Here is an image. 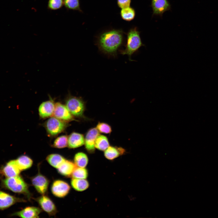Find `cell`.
I'll return each mask as SVG.
<instances>
[{"mask_svg":"<svg viewBox=\"0 0 218 218\" xmlns=\"http://www.w3.org/2000/svg\"><path fill=\"white\" fill-rule=\"evenodd\" d=\"M123 41V31L121 30L113 29L101 34L97 39V45L103 53L115 57Z\"/></svg>","mask_w":218,"mask_h":218,"instance_id":"1","label":"cell"},{"mask_svg":"<svg viewBox=\"0 0 218 218\" xmlns=\"http://www.w3.org/2000/svg\"><path fill=\"white\" fill-rule=\"evenodd\" d=\"M140 32L136 28L130 29L127 34V42L124 49L120 50V53L123 55H127L129 59L132 61L131 57L142 46H144L141 41Z\"/></svg>","mask_w":218,"mask_h":218,"instance_id":"2","label":"cell"},{"mask_svg":"<svg viewBox=\"0 0 218 218\" xmlns=\"http://www.w3.org/2000/svg\"><path fill=\"white\" fill-rule=\"evenodd\" d=\"M2 182L3 186L8 189L15 193L24 194L28 198L31 197L28 184L19 175L6 178L2 180Z\"/></svg>","mask_w":218,"mask_h":218,"instance_id":"3","label":"cell"},{"mask_svg":"<svg viewBox=\"0 0 218 218\" xmlns=\"http://www.w3.org/2000/svg\"><path fill=\"white\" fill-rule=\"evenodd\" d=\"M65 106L74 116L77 117L84 118L85 109L84 101L79 97L69 94L65 100Z\"/></svg>","mask_w":218,"mask_h":218,"instance_id":"4","label":"cell"},{"mask_svg":"<svg viewBox=\"0 0 218 218\" xmlns=\"http://www.w3.org/2000/svg\"><path fill=\"white\" fill-rule=\"evenodd\" d=\"M68 126L67 122L60 120L54 117L48 119L44 126L48 135L54 137L63 131Z\"/></svg>","mask_w":218,"mask_h":218,"instance_id":"5","label":"cell"},{"mask_svg":"<svg viewBox=\"0 0 218 218\" xmlns=\"http://www.w3.org/2000/svg\"><path fill=\"white\" fill-rule=\"evenodd\" d=\"M52 116L67 122L75 120L74 116L66 106L59 102H57L55 104L54 109Z\"/></svg>","mask_w":218,"mask_h":218,"instance_id":"6","label":"cell"},{"mask_svg":"<svg viewBox=\"0 0 218 218\" xmlns=\"http://www.w3.org/2000/svg\"><path fill=\"white\" fill-rule=\"evenodd\" d=\"M31 180L32 184L37 191L42 195H45L47 191L49 184L48 179L39 172L32 177Z\"/></svg>","mask_w":218,"mask_h":218,"instance_id":"7","label":"cell"},{"mask_svg":"<svg viewBox=\"0 0 218 218\" xmlns=\"http://www.w3.org/2000/svg\"><path fill=\"white\" fill-rule=\"evenodd\" d=\"M70 188V185L66 182L61 180H57L52 184L51 191L55 197L62 198L68 194Z\"/></svg>","mask_w":218,"mask_h":218,"instance_id":"8","label":"cell"},{"mask_svg":"<svg viewBox=\"0 0 218 218\" xmlns=\"http://www.w3.org/2000/svg\"><path fill=\"white\" fill-rule=\"evenodd\" d=\"M41 208L49 216H55L57 212L56 206L51 199L48 196L42 195L36 199Z\"/></svg>","mask_w":218,"mask_h":218,"instance_id":"9","label":"cell"},{"mask_svg":"<svg viewBox=\"0 0 218 218\" xmlns=\"http://www.w3.org/2000/svg\"><path fill=\"white\" fill-rule=\"evenodd\" d=\"M99 134V131L95 127L91 128L87 132L84 138V144L85 148L89 153L92 154L94 152L95 140Z\"/></svg>","mask_w":218,"mask_h":218,"instance_id":"10","label":"cell"},{"mask_svg":"<svg viewBox=\"0 0 218 218\" xmlns=\"http://www.w3.org/2000/svg\"><path fill=\"white\" fill-rule=\"evenodd\" d=\"M21 171L18 168L15 160L9 161L0 170V174L6 178L18 175Z\"/></svg>","mask_w":218,"mask_h":218,"instance_id":"11","label":"cell"},{"mask_svg":"<svg viewBox=\"0 0 218 218\" xmlns=\"http://www.w3.org/2000/svg\"><path fill=\"white\" fill-rule=\"evenodd\" d=\"M25 201L22 199L16 197L0 190V210H5L16 203Z\"/></svg>","mask_w":218,"mask_h":218,"instance_id":"12","label":"cell"},{"mask_svg":"<svg viewBox=\"0 0 218 218\" xmlns=\"http://www.w3.org/2000/svg\"><path fill=\"white\" fill-rule=\"evenodd\" d=\"M55 104L52 99L43 102L38 108L39 114L42 118L45 119L52 116Z\"/></svg>","mask_w":218,"mask_h":218,"instance_id":"13","label":"cell"},{"mask_svg":"<svg viewBox=\"0 0 218 218\" xmlns=\"http://www.w3.org/2000/svg\"><path fill=\"white\" fill-rule=\"evenodd\" d=\"M41 211V210L38 207L28 206L12 214L11 216H17L24 218H38Z\"/></svg>","mask_w":218,"mask_h":218,"instance_id":"14","label":"cell"},{"mask_svg":"<svg viewBox=\"0 0 218 218\" xmlns=\"http://www.w3.org/2000/svg\"><path fill=\"white\" fill-rule=\"evenodd\" d=\"M153 14L161 15L169 10L170 6L167 0H151Z\"/></svg>","mask_w":218,"mask_h":218,"instance_id":"15","label":"cell"},{"mask_svg":"<svg viewBox=\"0 0 218 218\" xmlns=\"http://www.w3.org/2000/svg\"><path fill=\"white\" fill-rule=\"evenodd\" d=\"M84 144V138L83 134L76 132L71 133L68 137V146L70 148H75Z\"/></svg>","mask_w":218,"mask_h":218,"instance_id":"16","label":"cell"},{"mask_svg":"<svg viewBox=\"0 0 218 218\" xmlns=\"http://www.w3.org/2000/svg\"><path fill=\"white\" fill-rule=\"evenodd\" d=\"M77 166L72 161L65 159L57 168L58 171L60 174L66 177H71Z\"/></svg>","mask_w":218,"mask_h":218,"instance_id":"17","label":"cell"},{"mask_svg":"<svg viewBox=\"0 0 218 218\" xmlns=\"http://www.w3.org/2000/svg\"><path fill=\"white\" fill-rule=\"evenodd\" d=\"M125 153V150L122 147L109 146L104 152V156L107 159L113 160Z\"/></svg>","mask_w":218,"mask_h":218,"instance_id":"18","label":"cell"},{"mask_svg":"<svg viewBox=\"0 0 218 218\" xmlns=\"http://www.w3.org/2000/svg\"><path fill=\"white\" fill-rule=\"evenodd\" d=\"M15 160L21 171L29 168L31 167L33 163L32 160L28 156L25 155H21Z\"/></svg>","mask_w":218,"mask_h":218,"instance_id":"19","label":"cell"},{"mask_svg":"<svg viewBox=\"0 0 218 218\" xmlns=\"http://www.w3.org/2000/svg\"><path fill=\"white\" fill-rule=\"evenodd\" d=\"M71 184L74 190L78 191H84L89 187V183L85 179L72 178L71 180Z\"/></svg>","mask_w":218,"mask_h":218,"instance_id":"20","label":"cell"},{"mask_svg":"<svg viewBox=\"0 0 218 218\" xmlns=\"http://www.w3.org/2000/svg\"><path fill=\"white\" fill-rule=\"evenodd\" d=\"M66 159L61 155L53 154L48 155L46 160L53 167L57 168Z\"/></svg>","mask_w":218,"mask_h":218,"instance_id":"21","label":"cell"},{"mask_svg":"<svg viewBox=\"0 0 218 218\" xmlns=\"http://www.w3.org/2000/svg\"><path fill=\"white\" fill-rule=\"evenodd\" d=\"M108 139L107 137L99 134L97 137L95 142L94 146L101 151H105L110 146Z\"/></svg>","mask_w":218,"mask_h":218,"instance_id":"22","label":"cell"},{"mask_svg":"<svg viewBox=\"0 0 218 218\" xmlns=\"http://www.w3.org/2000/svg\"><path fill=\"white\" fill-rule=\"evenodd\" d=\"M74 161L77 167L84 168L88 164V159L85 153L82 152H79L75 155Z\"/></svg>","mask_w":218,"mask_h":218,"instance_id":"23","label":"cell"},{"mask_svg":"<svg viewBox=\"0 0 218 218\" xmlns=\"http://www.w3.org/2000/svg\"><path fill=\"white\" fill-rule=\"evenodd\" d=\"M120 15L124 20L130 21L134 18L135 16V11L134 8L129 6L122 8Z\"/></svg>","mask_w":218,"mask_h":218,"instance_id":"24","label":"cell"},{"mask_svg":"<svg viewBox=\"0 0 218 218\" xmlns=\"http://www.w3.org/2000/svg\"><path fill=\"white\" fill-rule=\"evenodd\" d=\"M68 145V137L66 135H61L57 137L54 140L53 146L58 148H62Z\"/></svg>","mask_w":218,"mask_h":218,"instance_id":"25","label":"cell"},{"mask_svg":"<svg viewBox=\"0 0 218 218\" xmlns=\"http://www.w3.org/2000/svg\"><path fill=\"white\" fill-rule=\"evenodd\" d=\"M64 5L68 10L82 12L80 8L79 0H63Z\"/></svg>","mask_w":218,"mask_h":218,"instance_id":"26","label":"cell"},{"mask_svg":"<svg viewBox=\"0 0 218 218\" xmlns=\"http://www.w3.org/2000/svg\"><path fill=\"white\" fill-rule=\"evenodd\" d=\"M88 175V170L85 167H76L74 170L71 177L73 178L86 179Z\"/></svg>","mask_w":218,"mask_h":218,"instance_id":"27","label":"cell"},{"mask_svg":"<svg viewBox=\"0 0 218 218\" xmlns=\"http://www.w3.org/2000/svg\"><path fill=\"white\" fill-rule=\"evenodd\" d=\"M63 5V0H48L47 7L49 9L55 10L61 8Z\"/></svg>","mask_w":218,"mask_h":218,"instance_id":"28","label":"cell"},{"mask_svg":"<svg viewBox=\"0 0 218 218\" xmlns=\"http://www.w3.org/2000/svg\"><path fill=\"white\" fill-rule=\"evenodd\" d=\"M96 128L101 133L110 134L112 131L111 126L104 122H99L96 126Z\"/></svg>","mask_w":218,"mask_h":218,"instance_id":"29","label":"cell"},{"mask_svg":"<svg viewBox=\"0 0 218 218\" xmlns=\"http://www.w3.org/2000/svg\"><path fill=\"white\" fill-rule=\"evenodd\" d=\"M131 0H117V3L118 6L123 8L130 6Z\"/></svg>","mask_w":218,"mask_h":218,"instance_id":"30","label":"cell"}]
</instances>
